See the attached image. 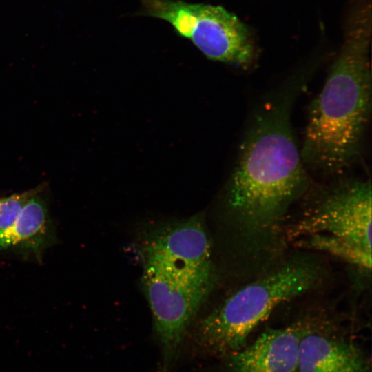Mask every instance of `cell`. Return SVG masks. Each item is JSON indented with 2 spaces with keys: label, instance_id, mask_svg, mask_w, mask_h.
Segmentation results:
<instances>
[{
  "label": "cell",
  "instance_id": "6",
  "mask_svg": "<svg viewBox=\"0 0 372 372\" xmlns=\"http://www.w3.org/2000/svg\"><path fill=\"white\" fill-rule=\"evenodd\" d=\"M371 183L344 181L332 188L293 228V236L326 234L371 252Z\"/></svg>",
  "mask_w": 372,
  "mask_h": 372
},
{
  "label": "cell",
  "instance_id": "1",
  "mask_svg": "<svg viewBox=\"0 0 372 372\" xmlns=\"http://www.w3.org/2000/svg\"><path fill=\"white\" fill-rule=\"evenodd\" d=\"M307 81L292 78L265 94L252 110L227 187V203L246 229H273L307 188V169L291 114Z\"/></svg>",
  "mask_w": 372,
  "mask_h": 372
},
{
  "label": "cell",
  "instance_id": "5",
  "mask_svg": "<svg viewBox=\"0 0 372 372\" xmlns=\"http://www.w3.org/2000/svg\"><path fill=\"white\" fill-rule=\"evenodd\" d=\"M141 280L167 364L176 354L190 320L207 298L213 282L175 277L147 262Z\"/></svg>",
  "mask_w": 372,
  "mask_h": 372
},
{
  "label": "cell",
  "instance_id": "9",
  "mask_svg": "<svg viewBox=\"0 0 372 372\" xmlns=\"http://www.w3.org/2000/svg\"><path fill=\"white\" fill-rule=\"evenodd\" d=\"M45 189L46 187L32 196L14 223L0 231V252L14 250L41 262L44 251L57 242Z\"/></svg>",
  "mask_w": 372,
  "mask_h": 372
},
{
  "label": "cell",
  "instance_id": "7",
  "mask_svg": "<svg viewBox=\"0 0 372 372\" xmlns=\"http://www.w3.org/2000/svg\"><path fill=\"white\" fill-rule=\"evenodd\" d=\"M145 262L175 277L214 282L210 244L200 216L154 231L146 240Z\"/></svg>",
  "mask_w": 372,
  "mask_h": 372
},
{
  "label": "cell",
  "instance_id": "3",
  "mask_svg": "<svg viewBox=\"0 0 372 372\" xmlns=\"http://www.w3.org/2000/svg\"><path fill=\"white\" fill-rule=\"evenodd\" d=\"M318 278L316 266L293 262L243 287L203 320L199 343L225 355L240 350L275 308L308 291Z\"/></svg>",
  "mask_w": 372,
  "mask_h": 372
},
{
  "label": "cell",
  "instance_id": "12",
  "mask_svg": "<svg viewBox=\"0 0 372 372\" xmlns=\"http://www.w3.org/2000/svg\"><path fill=\"white\" fill-rule=\"evenodd\" d=\"M45 187V183H42L25 192L0 198V231L10 227L17 218L26 201Z\"/></svg>",
  "mask_w": 372,
  "mask_h": 372
},
{
  "label": "cell",
  "instance_id": "4",
  "mask_svg": "<svg viewBox=\"0 0 372 372\" xmlns=\"http://www.w3.org/2000/svg\"><path fill=\"white\" fill-rule=\"evenodd\" d=\"M144 14L163 19L209 59L247 68L256 48L246 25L220 6L179 0H141Z\"/></svg>",
  "mask_w": 372,
  "mask_h": 372
},
{
  "label": "cell",
  "instance_id": "8",
  "mask_svg": "<svg viewBox=\"0 0 372 372\" xmlns=\"http://www.w3.org/2000/svg\"><path fill=\"white\" fill-rule=\"evenodd\" d=\"M300 324L268 329L254 342L227 356L229 372H296Z\"/></svg>",
  "mask_w": 372,
  "mask_h": 372
},
{
  "label": "cell",
  "instance_id": "11",
  "mask_svg": "<svg viewBox=\"0 0 372 372\" xmlns=\"http://www.w3.org/2000/svg\"><path fill=\"white\" fill-rule=\"evenodd\" d=\"M307 236L306 242L310 247L328 252L361 269L371 271V252L326 234H314Z\"/></svg>",
  "mask_w": 372,
  "mask_h": 372
},
{
  "label": "cell",
  "instance_id": "10",
  "mask_svg": "<svg viewBox=\"0 0 372 372\" xmlns=\"http://www.w3.org/2000/svg\"><path fill=\"white\" fill-rule=\"evenodd\" d=\"M296 372H371L361 349L345 339L304 328Z\"/></svg>",
  "mask_w": 372,
  "mask_h": 372
},
{
  "label": "cell",
  "instance_id": "2",
  "mask_svg": "<svg viewBox=\"0 0 372 372\" xmlns=\"http://www.w3.org/2000/svg\"><path fill=\"white\" fill-rule=\"evenodd\" d=\"M370 3L351 12L343 43L308 110L300 152L307 168L339 174L359 156L371 112Z\"/></svg>",
  "mask_w": 372,
  "mask_h": 372
}]
</instances>
